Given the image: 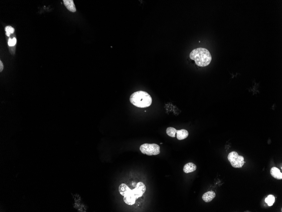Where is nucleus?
I'll list each match as a JSON object with an SVG mask.
<instances>
[{"label": "nucleus", "mask_w": 282, "mask_h": 212, "mask_svg": "<svg viewBox=\"0 0 282 212\" xmlns=\"http://www.w3.org/2000/svg\"><path fill=\"white\" fill-rule=\"evenodd\" d=\"M132 190L126 184L122 183L119 187V191L122 196H125L129 194Z\"/></svg>", "instance_id": "obj_10"}, {"label": "nucleus", "mask_w": 282, "mask_h": 212, "mask_svg": "<svg viewBox=\"0 0 282 212\" xmlns=\"http://www.w3.org/2000/svg\"><path fill=\"white\" fill-rule=\"evenodd\" d=\"M130 101L135 106L144 108L149 107L151 105L152 99L147 92L139 91L135 92L131 95Z\"/></svg>", "instance_id": "obj_2"}, {"label": "nucleus", "mask_w": 282, "mask_h": 212, "mask_svg": "<svg viewBox=\"0 0 282 212\" xmlns=\"http://www.w3.org/2000/svg\"><path fill=\"white\" fill-rule=\"evenodd\" d=\"M4 69V65L3 64V63L2 62L0 61V72L2 71Z\"/></svg>", "instance_id": "obj_17"}, {"label": "nucleus", "mask_w": 282, "mask_h": 212, "mask_svg": "<svg viewBox=\"0 0 282 212\" xmlns=\"http://www.w3.org/2000/svg\"><path fill=\"white\" fill-rule=\"evenodd\" d=\"M190 58L199 67L207 66L212 61V56L209 51L204 48L195 49L190 54Z\"/></svg>", "instance_id": "obj_1"}, {"label": "nucleus", "mask_w": 282, "mask_h": 212, "mask_svg": "<svg viewBox=\"0 0 282 212\" xmlns=\"http://www.w3.org/2000/svg\"><path fill=\"white\" fill-rule=\"evenodd\" d=\"M16 43L17 40L15 37L13 38V39L9 38V40H8V45L9 46H10V47L14 46L16 44Z\"/></svg>", "instance_id": "obj_16"}, {"label": "nucleus", "mask_w": 282, "mask_h": 212, "mask_svg": "<svg viewBox=\"0 0 282 212\" xmlns=\"http://www.w3.org/2000/svg\"><path fill=\"white\" fill-rule=\"evenodd\" d=\"M196 166L192 163H188L186 164L183 167L184 172L186 173L193 172L196 170Z\"/></svg>", "instance_id": "obj_9"}, {"label": "nucleus", "mask_w": 282, "mask_h": 212, "mask_svg": "<svg viewBox=\"0 0 282 212\" xmlns=\"http://www.w3.org/2000/svg\"><path fill=\"white\" fill-rule=\"evenodd\" d=\"M216 196L214 191H209L204 193L202 196V199L206 203H209L212 201Z\"/></svg>", "instance_id": "obj_7"}, {"label": "nucleus", "mask_w": 282, "mask_h": 212, "mask_svg": "<svg viewBox=\"0 0 282 212\" xmlns=\"http://www.w3.org/2000/svg\"><path fill=\"white\" fill-rule=\"evenodd\" d=\"M5 31H6V35L8 37H9L11 34H13L14 31V29L11 26H6L5 28Z\"/></svg>", "instance_id": "obj_15"}, {"label": "nucleus", "mask_w": 282, "mask_h": 212, "mask_svg": "<svg viewBox=\"0 0 282 212\" xmlns=\"http://www.w3.org/2000/svg\"><path fill=\"white\" fill-rule=\"evenodd\" d=\"M275 197L272 195H269L268 197L265 199V202L268 204L269 206L273 205V204L275 203Z\"/></svg>", "instance_id": "obj_14"}, {"label": "nucleus", "mask_w": 282, "mask_h": 212, "mask_svg": "<svg viewBox=\"0 0 282 212\" xmlns=\"http://www.w3.org/2000/svg\"><path fill=\"white\" fill-rule=\"evenodd\" d=\"M140 150L144 154L147 156H155L160 153L159 145L155 144H144L140 147Z\"/></svg>", "instance_id": "obj_4"}, {"label": "nucleus", "mask_w": 282, "mask_h": 212, "mask_svg": "<svg viewBox=\"0 0 282 212\" xmlns=\"http://www.w3.org/2000/svg\"><path fill=\"white\" fill-rule=\"evenodd\" d=\"M177 130L174 127H169L166 129V134L170 137L175 138L176 137V132Z\"/></svg>", "instance_id": "obj_13"}, {"label": "nucleus", "mask_w": 282, "mask_h": 212, "mask_svg": "<svg viewBox=\"0 0 282 212\" xmlns=\"http://www.w3.org/2000/svg\"><path fill=\"white\" fill-rule=\"evenodd\" d=\"M63 1L64 5L69 11L72 12L76 11V7L73 0H64Z\"/></svg>", "instance_id": "obj_8"}, {"label": "nucleus", "mask_w": 282, "mask_h": 212, "mask_svg": "<svg viewBox=\"0 0 282 212\" xmlns=\"http://www.w3.org/2000/svg\"><path fill=\"white\" fill-rule=\"evenodd\" d=\"M176 134H177V138L179 140H183L185 138H187L189 135L188 131L185 129L177 130Z\"/></svg>", "instance_id": "obj_12"}, {"label": "nucleus", "mask_w": 282, "mask_h": 212, "mask_svg": "<svg viewBox=\"0 0 282 212\" xmlns=\"http://www.w3.org/2000/svg\"><path fill=\"white\" fill-rule=\"evenodd\" d=\"M270 173L271 175L274 178L278 179H282V174L280 171V169L277 168H272L270 170Z\"/></svg>", "instance_id": "obj_11"}, {"label": "nucleus", "mask_w": 282, "mask_h": 212, "mask_svg": "<svg viewBox=\"0 0 282 212\" xmlns=\"http://www.w3.org/2000/svg\"><path fill=\"white\" fill-rule=\"evenodd\" d=\"M123 200H124V202L126 204L129 205H132L135 204L137 199L136 196H135V194L133 193V191L132 190L129 194H127L126 196H124Z\"/></svg>", "instance_id": "obj_6"}, {"label": "nucleus", "mask_w": 282, "mask_h": 212, "mask_svg": "<svg viewBox=\"0 0 282 212\" xmlns=\"http://www.w3.org/2000/svg\"><path fill=\"white\" fill-rule=\"evenodd\" d=\"M146 186L142 182H138L135 189L132 191L134 192L136 198L137 199L139 197H142L146 191Z\"/></svg>", "instance_id": "obj_5"}, {"label": "nucleus", "mask_w": 282, "mask_h": 212, "mask_svg": "<svg viewBox=\"0 0 282 212\" xmlns=\"http://www.w3.org/2000/svg\"><path fill=\"white\" fill-rule=\"evenodd\" d=\"M228 159L232 166L236 168L242 167L245 163L244 157L239 156L235 151H233L229 153L228 155Z\"/></svg>", "instance_id": "obj_3"}]
</instances>
